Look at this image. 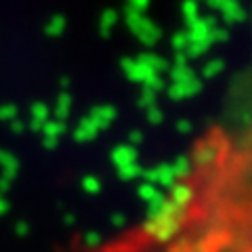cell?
Returning a JSON list of instances; mask_svg holds the SVG:
<instances>
[{
    "label": "cell",
    "instance_id": "1",
    "mask_svg": "<svg viewBox=\"0 0 252 252\" xmlns=\"http://www.w3.org/2000/svg\"><path fill=\"white\" fill-rule=\"evenodd\" d=\"M84 252H252V130L202 135L152 215Z\"/></svg>",
    "mask_w": 252,
    "mask_h": 252
}]
</instances>
